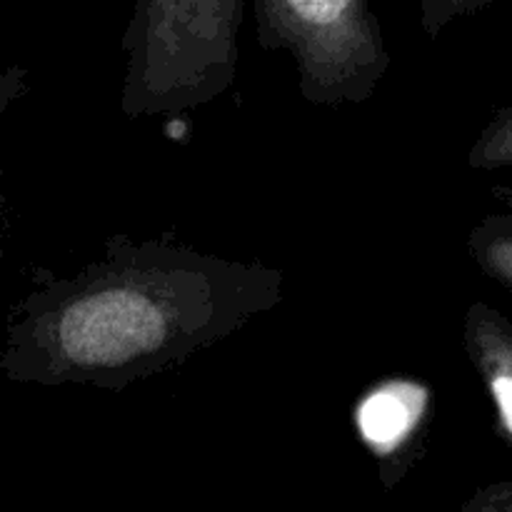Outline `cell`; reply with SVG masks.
Instances as JSON below:
<instances>
[{
  "instance_id": "ba28073f",
  "label": "cell",
  "mask_w": 512,
  "mask_h": 512,
  "mask_svg": "<svg viewBox=\"0 0 512 512\" xmlns=\"http://www.w3.org/2000/svg\"><path fill=\"white\" fill-rule=\"evenodd\" d=\"M463 512H512V478L480 488L465 500Z\"/></svg>"
},
{
  "instance_id": "5b68a950",
  "label": "cell",
  "mask_w": 512,
  "mask_h": 512,
  "mask_svg": "<svg viewBox=\"0 0 512 512\" xmlns=\"http://www.w3.org/2000/svg\"><path fill=\"white\" fill-rule=\"evenodd\" d=\"M503 210L488 213L468 235L470 260L493 283L512 290V188H498Z\"/></svg>"
},
{
  "instance_id": "7a4b0ae2",
  "label": "cell",
  "mask_w": 512,
  "mask_h": 512,
  "mask_svg": "<svg viewBox=\"0 0 512 512\" xmlns=\"http://www.w3.org/2000/svg\"><path fill=\"white\" fill-rule=\"evenodd\" d=\"M243 18V0H135L120 113L163 118L223 98L238 80Z\"/></svg>"
},
{
  "instance_id": "277c9868",
  "label": "cell",
  "mask_w": 512,
  "mask_h": 512,
  "mask_svg": "<svg viewBox=\"0 0 512 512\" xmlns=\"http://www.w3.org/2000/svg\"><path fill=\"white\" fill-rule=\"evenodd\" d=\"M463 343L495 410V430L512 450V323L488 303H473L463 318Z\"/></svg>"
},
{
  "instance_id": "3957f363",
  "label": "cell",
  "mask_w": 512,
  "mask_h": 512,
  "mask_svg": "<svg viewBox=\"0 0 512 512\" xmlns=\"http://www.w3.org/2000/svg\"><path fill=\"white\" fill-rule=\"evenodd\" d=\"M258 43L288 53L298 93L313 105L365 103L390 68L368 0H253Z\"/></svg>"
},
{
  "instance_id": "52a82bcc",
  "label": "cell",
  "mask_w": 512,
  "mask_h": 512,
  "mask_svg": "<svg viewBox=\"0 0 512 512\" xmlns=\"http://www.w3.org/2000/svg\"><path fill=\"white\" fill-rule=\"evenodd\" d=\"M493 0H418L420 28L425 38L435 40L450 23L483 13Z\"/></svg>"
},
{
  "instance_id": "8992f818",
  "label": "cell",
  "mask_w": 512,
  "mask_h": 512,
  "mask_svg": "<svg viewBox=\"0 0 512 512\" xmlns=\"http://www.w3.org/2000/svg\"><path fill=\"white\" fill-rule=\"evenodd\" d=\"M468 165L478 173L512 168V103L500 108L468 150Z\"/></svg>"
},
{
  "instance_id": "6da1fadb",
  "label": "cell",
  "mask_w": 512,
  "mask_h": 512,
  "mask_svg": "<svg viewBox=\"0 0 512 512\" xmlns=\"http://www.w3.org/2000/svg\"><path fill=\"white\" fill-rule=\"evenodd\" d=\"M283 298V270L260 260L113 235L95 263L25 303L3 368L25 383L120 393L233 338Z\"/></svg>"
}]
</instances>
